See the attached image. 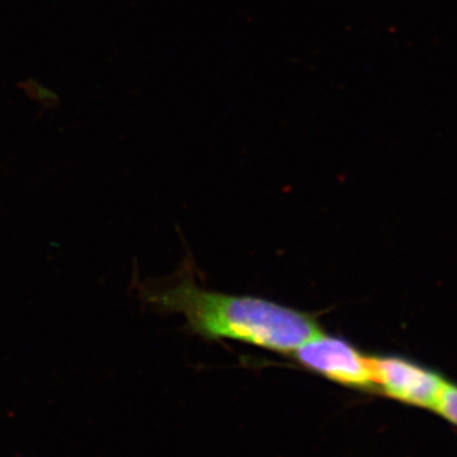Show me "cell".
Returning a JSON list of instances; mask_svg holds the SVG:
<instances>
[{
  "instance_id": "obj_4",
  "label": "cell",
  "mask_w": 457,
  "mask_h": 457,
  "mask_svg": "<svg viewBox=\"0 0 457 457\" xmlns=\"http://www.w3.org/2000/svg\"><path fill=\"white\" fill-rule=\"evenodd\" d=\"M18 88H21L31 101L41 104L44 110H47V108L53 110V108H57L62 104V98L57 93L47 88V87L42 86L37 80H23V82L18 83Z\"/></svg>"
},
{
  "instance_id": "obj_1",
  "label": "cell",
  "mask_w": 457,
  "mask_h": 457,
  "mask_svg": "<svg viewBox=\"0 0 457 457\" xmlns=\"http://www.w3.org/2000/svg\"><path fill=\"white\" fill-rule=\"evenodd\" d=\"M149 299L163 312L182 314L194 335L212 341L234 339L291 354L321 333L320 324L311 314L261 297L209 291L189 275L152 291Z\"/></svg>"
},
{
  "instance_id": "obj_2",
  "label": "cell",
  "mask_w": 457,
  "mask_h": 457,
  "mask_svg": "<svg viewBox=\"0 0 457 457\" xmlns=\"http://www.w3.org/2000/svg\"><path fill=\"white\" fill-rule=\"evenodd\" d=\"M294 357L303 368L336 383L356 387L374 385L370 359L339 337L321 332L297 347Z\"/></svg>"
},
{
  "instance_id": "obj_3",
  "label": "cell",
  "mask_w": 457,
  "mask_h": 457,
  "mask_svg": "<svg viewBox=\"0 0 457 457\" xmlns=\"http://www.w3.org/2000/svg\"><path fill=\"white\" fill-rule=\"evenodd\" d=\"M370 363L374 385L380 386L386 395L409 404L435 408L442 387L446 384L437 375L404 360L372 357Z\"/></svg>"
},
{
  "instance_id": "obj_5",
  "label": "cell",
  "mask_w": 457,
  "mask_h": 457,
  "mask_svg": "<svg viewBox=\"0 0 457 457\" xmlns=\"http://www.w3.org/2000/svg\"><path fill=\"white\" fill-rule=\"evenodd\" d=\"M436 411L457 425V387L445 384L435 405Z\"/></svg>"
}]
</instances>
